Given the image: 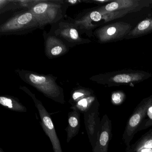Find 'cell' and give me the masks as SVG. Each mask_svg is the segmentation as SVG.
Instances as JSON below:
<instances>
[{
  "mask_svg": "<svg viewBox=\"0 0 152 152\" xmlns=\"http://www.w3.org/2000/svg\"><path fill=\"white\" fill-rule=\"evenodd\" d=\"M28 79L32 85L46 96L60 104H64L63 92L51 78L31 74Z\"/></svg>",
  "mask_w": 152,
  "mask_h": 152,
  "instance_id": "5",
  "label": "cell"
},
{
  "mask_svg": "<svg viewBox=\"0 0 152 152\" xmlns=\"http://www.w3.org/2000/svg\"><path fill=\"white\" fill-rule=\"evenodd\" d=\"M64 33L66 35H68L71 39L74 40H76L79 39L78 32L74 28H71L68 31V32H65Z\"/></svg>",
  "mask_w": 152,
  "mask_h": 152,
  "instance_id": "19",
  "label": "cell"
},
{
  "mask_svg": "<svg viewBox=\"0 0 152 152\" xmlns=\"http://www.w3.org/2000/svg\"><path fill=\"white\" fill-rule=\"evenodd\" d=\"M38 24L33 15L29 12L18 15L1 26V32H12L32 27Z\"/></svg>",
  "mask_w": 152,
  "mask_h": 152,
  "instance_id": "9",
  "label": "cell"
},
{
  "mask_svg": "<svg viewBox=\"0 0 152 152\" xmlns=\"http://www.w3.org/2000/svg\"><path fill=\"white\" fill-rule=\"evenodd\" d=\"M59 6L48 3H38L30 10L38 24L44 25L53 22L59 14Z\"/></svg>",
  "mask_w": 152,
  "mask_h": 152,
  "instance_id": "8",
  "label": "cell"
},
{
  "mask_svg": "<svg viewBox=\"0 0 152 152\" xmlns=\"http://www.w3.org/2000/svg\"><path fill=\"white\" fill-rule=\"evenodd\" d=\"M124 152H152V129L143 134L135 143L126 147Z\"/></svg>",
  "mask_w": 152,
  "mask_h": 152,
  "instance_id": "11",
  "label": "cell"
},
{
  "mask_svg": "<svg viewBox=\"0 0 152 152\" xmlns=\"http://www.w3.org/2000/svg\"><path fill=\"white\" fill-rule=\"evenodd\" d=\"M0 152H5L4 151H3V149L1 148H0Z\"/></svg>",
  "mask_w": 152,
  "mask_h": 152,
  "instance_id": "23",
  "label": "cell"
},
{
  "mask_svg": "<svg viewBox=\"0 0 152 152\" xmlns=\"http://www.w3.org/2000/svg\"><path fill=\"white\" fill-rule=\"evenodd\" d=\"M149 4H150V7H152V0H149Z\"/></svg>",
  "mask_w": 152,
  "mask_h": 152,
  "instance_id": "22",
  "label": "cell"
},
{
  "mask_svg": "<svg viewBox=\"0 0 152 152\" xmlns=\"http://www.w3.org/2000/svg\"><path fill=\"white\" fill-rule=\"evenodd\" d=\"M68 2H69V3H71V4H75V3L77 2V1H76V0H75V1L72 0V1H68Z\"/></svg>",
  "mask_w": 152,
  "mask_h": 152,
  "instance_id": "21",
  "label": "cell"
},
{
  "mask_svg": "<svg viewBox=\"0 0 152 152\" xmlns=\"http://www.w3.org/2000/svg\"><path fill=\"white\" fill-rule=\"evenodd\" d=\"M48 48L50 54L54 56L60 55L64 51V46L55 39H50L48 42Z\"/></svg>",
  "mask_w": 152,
  "mask_h": 152,
  "instance_id": "16",
  "label": "cell"
},
{
  "mask_svg": "<svg viewBox=\"0 0 152 152\" xmlns=\"http://www.w3.org/2000/svg\"><path fill=\"white\" fill-rule=\"evenodd\" d=\"M93 92L92 91L87 90L80 89L79 90L75 91L73 92L69 103L72 105V106L74 105L81 99L84 98L93 96Z\"/></svg>",
  "mask_w": 152,
  "mask_h": 152,
  "instance_id": "17",
  "label": "cell"
},
{
  "mask_svg": "<svg viewBox=\"0 0 152 152\" xmlns=\"http://www.w3.org/2000/svg\"><path fill=\"white\" fill-rule=\"evenodd\" d=\"M126 97V95L122 91H113L111 95V102L114 105H120L124 102Z\"/></svg>",
  "mask_w": 152,
  "mask_h": 152,
  "instance_id": "18",
  "label": "cell"
},
{
  "mask_svg": "<svg viewBox=\"0 0 152 152\" xmlns=\"http://www.w3.org/2000/svg\"><path fill=\"white\" fill-rule=\"evenodd\" d=\"M152 107V95L142 99L134 109L127 122L122 136L126 147L130 145L134 136L139 131L148 112Z\"/></svg>",
  "mask_w": 152,
  "mask_h": 152,
  "instance_id": "2",
  "label": "cell"
},
{
  "mask_svg": "<svg viewBox=\"0 0 152 152\" xmlns=\"http://www.w3.org/2000/svg\"><path fill=\"white\" fill-rule=\"evenodd\" d=\"M0 104L11 111L19 113H26L27 108L20 103L17 99L9 96L0 97Z\"/></svg>",
  "mask_w": 152,
  "mask_h": 152,
  "instance_id": "14",
  "label": "cell"
},
{
  "mask_svg": "<svg viewBox=\"0 0 152 152\" xmlns=\"http://www.w3.org/2000/svg\"><path fill=\"white\" fill-rule=\"evenodd\" d=\"M97 99L94 96L84 98L78 101L74 105L72 106L71 108L73 110H78L80 113L84 114L92 106Z\"/></svg>",
  "mask_w": 152,
  "mask_h": 152,
  "instance_id": "15",
  "label": "cell"
},
{
  "mask_svg": "<svg viewBox=\"0 0 152 152\" xmlns=\"http://www.w3.org/2000/svg\"><path fill=\"white\" fill-rule=\"evenodd\" d=\"M99 106L97 99L91 107L83 114L85 128L92 148L96 145L100 128L101 120L99 111Z\"/></svg>",
  "mask_w": 152,
  "mask_h": 152,
  "instance_id": "6",
  "label": "cell"
},
{
  "mask_svg": "<svg viewBox=\"0 0 152 152\" xmlns=\"http://www.w3.org/2000/svg\"><path fill=\"white\" fill-rule=\"evenodd\" d=\"M151 33H152V17L146 18L139 22L127 34L125 39H136Z\"/></svg>",
  "mask_w": 152,
  "mask_h": 152,
  "instance_id": "13",
  "label": "cell"
},
{
  "mask_svg": "<svg viewBox=\"0 0 152 152\" xmlns=\"http://www.w3.org/2000/svg\"><path fill=\"white\" fill-rule=\"evenodd\" d=\"M144 128H143L142 129H147L148 127L152 126V119H148L147 121H146L145 122V124L144 125Z\"/></svg>",
  "mask_w": 152,
  "mask_h": 152,
  "instance_id": "20",
  "label": "cell"
},
{
  "mask_svg": "<svg viewBox=\"0 0 152 152\" xmlns=\"http://www.w3.org/2000/svg\"><path fill=\"white\" fill-rule=\"evenodd\" d=\"M112 124L106 114L102 117L96 145L92 152H107L112 138Z\"/></svg>",
  "mask_w": 152,
  "mask_h": 152,
  "instance_id": "10",
  "label": "cell"
},
{
  "mask_svg": "<svg viewBox=\"0 0 152 152\" xmlns=\"http://www.w3.org/2000/svg\"><path fill=\"white\" fill-rule=\"evenodd\" d=\"M132 28L129 23L117 21L99 27L95 31V35L100 43L114 42L125 39Z\"/></svg>",
  "mask_w": 152,
  "mask_h": 152,
  "instance_id": "3",
  "label": "cell"
},
{
  "mask_svg": "<svg viewBox=\"0 0 152 152\" xmlns=\"http://www.w3.org/2000/svg\"><path fill=\"white\" fill-rule=\"evenodd\" d=\"M151 77L152 74L148 72L129 69L106 73L99 75L97 80L99 82L109 87L122 85L134 86L136 83Z\"/></svg>",
  "mask_w": 152,
  "mask_h": 152,
  "instance_id": "1",
  "label": "cell"
},
{
  "mask_svg": "<svg viewBox=\"0 0 152 152\" xmlns=\"http://www.w3.org/2000/svg\"><path fill=\"white\" fill-rule=\"evenodd\" d=\"M150 7L149 0H114L111 3L99 7L97 10L102 13L124 10L140 11Z\"/></svg>",
  "mask_w": 152,
  "mask_h": 152,
  "instance_id": "7",
  "label": "cell"
},
{
  "mask_svg": "<svg viewBox=\"0 0 152 152\" xmlns=\"http://www.w3.org/2000/svg\"><path fill=\"white\" fill-rule=\"evenodd\" d=\"M29 94L35 103V107L38 110L40 117V124L41 126L46 135L49 138L54 152H63L61 143L56 132L50 115L45 108L42 102L36 99L35 95L31 93H29Z\"/></svg>",
  "mask_w": 152,
  "mask_h": 152,
  "instance_id": "4",
  "label": "cell"
},
{
  "mask_svg": "<svg viewBox=\"0 0 152 152\" xmlns=\"http://www.w3.org/2000/svg\"><path fill=\"white\" fill-rule=\"evenodd\" d=\"M80 113L78 110H73L68 114V125L65 129L67 133L66 142L69 143L73 138L80 131Z\"/></svg>",
  "mask_w": 152,
  "mask_h": 152,
  "instance_id": "12",
  "label": "cell"
}]
</instances>
